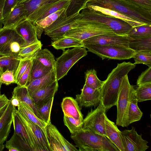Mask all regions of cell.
I'll list each match as a JSON object with an SVG mask.
<instances>
[{
	"mask_svg": "<svg viewBox=\"0 0 151 151\" xmlns=\"http://www.w3.org/2000/svg\"><path fill=\"white\" fill-rule=\"evenodd\" d=\"M135 67V65L130 62L118 63L104 81L101 88L100 102L106 111L112 107L116 106L123 78Z\"/></svg>",
	"mask_w": 151,
	"mask_h": 151,
	"instance_id": "obj_1",
	"label": "cell"
},
{
	"mask_svg": "<svg viewBox=\"0 0 151 151\" xmlns=\"http://www.w3.org/2000/svg\"><path fill=\"white\" fill-rule=\"evenodd\" d=\"M70 137L80 151H120L106 136L83 129Z\"/></svg>",
	"mask_w": 151,
	"mask_h": 151,
	"instance_id": "obj_2",
	"label": "cell"
},
{
	"mask_svg": "<svg viewBox=\"0 0 151 151\" xmlns=\"http://www.w3.org/2000/svg\"><path fill=\"white\" fill-rule=\"evenodd\" d=\"M66 11L65 9L52 24L45 29L44 34L53 41L63 37L67 32L80 26L84 22L80 12L67 17Z\"/></svg>",
	"mask_w": 151,
	"mask_h": 151,
	"instance_id": "obj_3",
	"label": "cell"
},
{
	"mask_svg": "<svg viewBox=\"0 0 151 151\" xmlns=\"http://www.w3.org/2000/svg\"><path fill=\"white\" fill-rule=\"evenodd\" d=\"M86 7L72 0H61L42 5L35 9L27 18L34 25L37 21L63 9H66L67 17L72 15Z\"/></svg>",
	"mask_w": 151,
	"mask_h": 151,
	"instance_id": "obj_4",
	"label": "cell"
},
{
	"mask_svg": "<svg viewBox=\"0 0 151 151\" xmlns=\"http://www.w3.org/2000/svg\"><path fill=\"white\" fill-rule=\"evenodd\" d=\"M81 11L80 14L83 20L105 24L118 35H127L132 28L130 25L121 19L104 14L87 7Z\"/></svg>",
	"mask_w": 151,
	"mask_h": 151,
	"instance_id": "obj_5",
	"label": "cell"
},
{
	"mask_svg": "<svg viewBox=\"0 0 151 151\" xmlns=\"http://www.w3.org/2000/svg\"><path fill=\"white\" fill-rule=\"evenodd\" d=\"M87 55L86 48L74 47L63 51L55 60V69L56 80L66 75L72 67L81 59Z\"/></svg>",
	"mask_w": 151,
	"mask_h": 151,
	"instance_id": "obj_6",
	"label": "cell"
},
{
	"mask_svg": "<svg viewBox=\"0 0 151 151\" xmlns=\"http://www.w3.org/2000/svg\"><path fill=\"white\" fill-rule=\"evenodd\" d=\"M88 51L95 54L102 58L123 60L133 58L135 52L125 47L115 45H99L84 44Z\"/></svg>",
	"mask_w": 151,
	"mask_h": 151,
	"instance_id": "obj_7",
	"label": "cell"
},
{
	"mask_svg": "<svg viewBox=\"0 0 151 151\" xmlns=\"http://www.w3.org/2000/svg\"><path fill=\"white\" fill-rule=\"evenodd\" d=\"M83 20V22L80 26L68 31L63 37L73 38L82 42L98 35L114 33L111 29L105 24Z\"/></svg>",
	"mask_w": 151,
	"mask_h": 151,
	"instance_id": "obj_8",
	"label": "cell"
},
{
	"mask_svg": "<svg viewBox=\"0 0 151 151\" xmlns=\"http://www.w3.org/2000/svg\"><path fill=\"white\" fill-rule=\"evenodd\" d=\"M132 85L129 82L128 75L123 78L118 97L116 125L123 127L129 124L128 120V111Z\"/></svg>",
	"mask_w": 151,
	"mask_h": 151,
	"instance_id": "obj_9",
	"label": "cell"
},
{
	"mask_svg": "<svg viewBox=\"0 0 151 151\" xmlns=\"http://www.w3.org/2000/svg\"><path fill=\"white\" fill-rule=\"evenodd\" d=\"M15 113L27 129L34 144L35 151H50L45 130L30 121L16 109Z\"/></svg>",
	"mask_w": 151,
	"mask_h": 151,
	"instance_id": "obj_10",
	"label": "cell"
},
{
	"mask_svg": "<svg viewBox=\"0 0 151 151\" xmlns=\"http://www.w3.org/2000/svg\"><path fill=\"white\" fill-rule=\"evenodd\" d=\"M106 112L100 102L96 108L91 109L83 119V129L107 137L105 128Z\"/></svg>",
	"mask_w": 151,
	"mask_h": 151,
	"instance_id": "obj_11",
	"label": "cell"
},
{
	"mask_svg": "<svg viewBox=\"0 0 151 151\" xmlns=\"http://www.w3.org/2000/svg\"><path fill=\"white\" fill-rule=\"evenodd\" d=\"M86 5L97 6L115 11L134 19L151 25V20L129 9L117 0H89Z\"/></svg>",
	"mask_w": 151,
	"mask_h": 151,
	"instance_id": "obj_12",
	"label": "cell"
},
{
	"mask_svg": "<svg viewBox=\"0 0 151 151\" xmlns=\"http://www.w3.org/2000/svg\"><path fill=\"white\" fill-rule=\"evenodd\" d=\"M50 151H78L75 146L71 144L61 134L51 120L45 128Z\"/></svg>",
	"mask_w": 151,
	"mask_h": 151,
	"instance_id": "obj_13",
	"label": "cell"
},
{
	"mask_svg": "<svg viewBox=\"0 0 151 151\" xmlns=\"http://www.w3.org/2000/svg\"><path fill=\"white\" fill-rule=\"evenodd\" d=\"M131 37L115 33L100 35L90 37L82 41L83 44H92L99 45H115L129 48V43Z\"/></svg>",
	"mask_w": 151,
	"mask_h": 151,
	"instance_id": "obj_14",
	"label": "cell"
},
{
	"mask_svg": "<svg viewBox=\"0 0 151 151\" xmlns=\"http://www.w3.org/2000/svg\"><path fill=\"white\" fill-rule=\"evenodd\" d=\"M124 151H145L149 147L148 142L139 134L135 128L125 129L121 132Z\"/></svg>",
	"mask_w": 151,
	"mask_h": 151,
	"instance_id": "obj_15",
	"label": "cell"
},
{
	"mask_svg": "<svg viewBox=\"0 0 151 151\" xmlns=\"http://www.w3.org/2000/svg\"><path fill=\"white\" fill-rule=\"evenodd\" d=\"M81 93L76 95V100L81 108L97 106L101 100V88L94 89L85 84Z\"/></svg>",
	"mask_w": 151,
	"mask_h": 151,
	"instance_id": "obj_16",
	"label": "cell"
},
{
	"mask_svg": "<svg viewBox=\"0 0 151 151\" xmlns=\"http://www.w3.org/2000/svg\"><path fill=\"white\" fill-rule=\"evenodd\" d=\"M14 28L17 33L24 40L26 47L39 41L35 25L27 19L20 22Z\"/></svg>",
	"mask_w": 151,
	"mask_h": 151,
	"instance_id": "obj_17",
	"label": "cell"
},
{
	"mask_svg": "<svg viewBox=\"0 0 151 151\" xmlns=\"http://www.w3.org/2000/svg\"><path fill=\"white\" fill-rule=\"evenodd\" d=\"M16 109L10 99L6 111L0 118V144H3L8 137Z\"/></svg>",
	"mask_w": 151,
	"mask_h": 151,
	"instance_id": "obj_18",
	"label": "cell"
},
{
	"mask_svg": "<svg viewBox=\"0 0 151 151\" xmlns=\"http://www.w3.org/2000/svg\"><path fill=\"white\" fill-rule=\"evenodd\" d=\"M58 87V81L56 80L29 94L37 106L54 97Z\"/></svg>",
	"mask_w": 151,
	"mask_h": 151,
	"instance_id": "obj_19",
	"label": "cell"
},
{
	"mask_svg": "<svg viewBox=\"0 0 151 151\" xmlns=\"http://www.w3.org/2000/svg\"><path fill=\"white\" fill-rule=\"evenodd\" d=\"M24 5L19 3L3 18L4 28H14L19 23L27 19Z\"/></svg>",
	"mask_w": 151,
	"mask_h": 151,
	"instance_id": "obj_20",
	"label": "cell"
},
{
	"mask_svg": "<svg viewBox=\"0 0 151 151\" xmlns=\"http://www.w3.org/2000/svg\"><path fill=\"white\" fill-rule=\"evenodd\" d=\"M105 128L107 137L119 149L120 151H124L121 131L116 125L110 120L105 115Z\"/></svg>",
	"mask_w": 151,
	"mask_h": 151,
	"instance_id": "obj_21",
	"label": "cell"
},
{
	"mask_svg": "<svg viewBox=\"0 0 151 151\" xmlns=\"http://www.w3.org/2000/svg\"><path fill=\"white\" fill-rule=\"evenodd\" d=\"M12 96L16 97L19 101L26 104L39 119L42 120L37 107L26 87L17 85L14 88Z\"/></svg>",
	"mask_w": 151,
	"mask_h": 151,
	"instance_id": "obj_22",
	"label": "cell"
},
{
	"mask_svg": "<svg viewBox=\"0 0 151 151\" xmlns=\"http://www.w3.org/2000/svg\"><path fill=\"white\" fill-rule=\"evenodd\" d=\"M61 107L64 115L76 119L83 120V115L76 99L70 97L64 98Z\"/></svg>",
	"mask_w": 151,
	"mask_h": 151,
	"instance_id": "obj_23",
	"label": "cell"
},
{
	"mask_svg": "<svg viewBox=\"0 0 151 151\" xmlns=\"http://www.w3.org/2000/svg\"><path fill=\"white\" fill-rule=\"evenodd\" d=\"M86 7L104 14L121 19L130 25L132 27L144 25H149L134 19L124 14L108 9L92 5H86Z\"/></svg>",
	"mask_w": 151,
	"mask_h": 151,
	"instance_id": "obj_24",
	"label": "cell"
},
{
	"mask_svg": "<svg viewBox=\"0 0 151 151\" xmlns=\"http://www.w3.org/2000/svg\"><path fill=\"white\" fill-rule=\"evenodd\" d=\"M137 103L135 89L132 85L128 111V120L129 125L140 120L142 116L143 113L138 107Z\"/></svg>",
	"mask_w": 151,
	"mask_h": 151,
	"instance_id": "obj_25",
	"label": "cell"
},
{
	"mask_svg": "<svg viewBox=\"0 0 151 151\" xmlns=\"http://www.w3.org/2000/svg\"><path fill=\"white\" fill-rule=\"evenodd\" d=\"M13 123L14 132L28 144L32 151H35L34 143L27 129L15 112Z\"/></svg>",
	"mask_w": 151,
	"mask_h": 151,
	"instance_id": "obj_26",
	"label": "cell"
},
{
	"mask_svg": "<svg viewBox=\"0 0 151 151\" xmlns=\"http://www.w3.org/2000/svg\"><path fill=\"white\" fill-rule=\"evenodd\" d=\"M57 80L55 68L41 78L31 81L27 86L29 94Z\"/></svg>",
	"mask_w": 151,
	"mask_h": 151,
	"instance_id": "obj_27",
	"label": "cell"
},
{
	"mask_svg": "<svg viewBox=\"0 0 151 151\" xmlns=\"http://www.w3.org/2000/svg\"><path fill=\"white\" fill-rule=\"evenodd\" d=\"M26 43L23 38L16 32L5 46L2 54L4 55L19 54Z\"/></svg>",
	"mask_w": 151,
	"mask_h": 151,
	"instance_id": "obj_28",
	"label": "cell"
},
{
	"mask_svg": "<svg viewBox=\"0 0 151 151\" xmlns=\"http://www.w3.org/2000/svg\"><path fill=\"white\" fill-rule=\"evenodd\" d=\"M61 0H27L22 3L23 4L27 18L35 9L39 7L47 4L54 3ZM76 1L86 7V4L89 0H72Z\"/></svg>",
	"mask_w": 151,
	"mask_h": 151,
	"instance_id": "obj_29",
	"label": "cell"
},
{
	"mask_svg": "<svg viewBox=\"0 0 151 151\" xmlns=\"http://www.w3.org/2000/svg\"><path fill=\"white\" fill-rule=\"evenodd\" d=\"M53 69L45 66L35 58H32L31 68L26 87L32 81L42 77Z\"/></svg>",
	"mask_w": 151,
	"mask_h": 151,
	"instance_id": "obj_30",
	"label": "cell"
},
{
	"mask_svg": "<svg viewBox=\"0 0 151 151\" xmlns=\"http://www.w3.org/2000/svg\"><path fill=\"white\" fill-rule=\"evenodd\" d=\"M65 9H63L58 10L35 22L34 25L38 39H40L41 35L45 29L52 24Z\"/></svg>",
	"mask_w": 151,
	"mask_h": 151,
	"instance_id": "obj_31",
	"label": "cell"
},
{
	"mask_svg": "<svg viewBox=\"0 0 151 151\" xmlns=\"http://www.w3.org/2000/svg\"><path fill=\"white\" fill-rule=\"evenodd\" d=\"M5 146L9 151H32L28 144L14 132L10 139L6 141Z\"/></svg>",
	"mask_w": 151,
	"mask_h": 151,
	"instance_id": "obj_32",
	"label": "cell"
},
{
	"mask_svg": "<svg viewBox=\"0 0 151 151\" xmlns=\"http://www.w3.org/2000/svg\"><path fill=\"white\" fill-rule=\"evenodd\" d=\"M18 54H11L0 58V77L7 70L13 71L14 75L20 60Z\"/></svg>",
	"mask_w": 151,
	"mask_h": 151,
	"instance_id": "obj_33",
	"label": "cell"
},
{
	"mask_svg": "<svg viewBox=\"0 0 151 151\" xmlns=\"http://www.w3.org/2000/svg\"><path fill=\"white\" fill-rule=\"evenodd\" d=\"M51 45L55 49L61 50L72 47H85L82 41L71 37H64L52 42Z\"/></svg>",
	"mask_w": 151,
	"mask_h": 151,
	"instance_id": "obj_34",
	"label": "cell"
},
{
	"mask_svg": "<svg viewBox=\"0 0 151 151\" xmlns=\"http://www.w3.org/2000/svg\"><path fill=\"white\" fill-rule=\"evenodd\" d=\"M129 47L135 52L145 50H151V36L139 38L131 37L129 43Z\"/></svg>",
	"mask_w": 151,
	"mask_h": 151,
	"instance_id": "obj_35",
	"label": "cell"
},
{
	"mask_svg": "<svg viewBox=\"0 0 151 151\" xmlns=\"http://www.w3.org/2000/svg\"><path fill=\"white\" fill-rule=\"evenodd\" d=\"M129 9L151 20V8L130 0H117Z\"/></svg>",
	"mask_w": 151,
	"mask_h": 151,
	"instance_id": "obj_36",
	"label": "cell"
},
{
	"mask_svg": "<svg viewBox=\"0 0 151 151\" xmlns=\"http://www.w3.org/2000/svg\"><path fill=\"white\" fill-rule=\"evenodd\" d=\"M47 67L55 68V60L53 55L47 49H41L33 58Z\"/></svg>",
	"mask_w": 151,
	"mask_h": 151,
	"instance_id": "obj_37",
	"label": "cell"
},
{
	"mask_svg": "<svg viewBox=\"0 0 151 151\" xmlns=\"http://www.w3.org/2000/svg\"><path fill=\"white\" fill-rule=\"evenodd\" d=\"M17 107V109L24 115L28 119L43 129L45 130V128L47 124L39 119L26 104L19 101V105Z\"/></svg>",
	"mask_w": 151,
	"mask_h": 151,
	"instance_id": "obj_38",
	"label": "cell"
},
{
	"mask_svg": "<svg viewBox=\"0 0 151 151\" xmlns=\"http://www.w3.org/2000/svg\"><path fill=\"white\" fill-rule=\"evenodd\" d=\"M85 83L88 86L94 89L100 88L104 81H101L98 78L96 71L94 69L87 70L85 72Z\"/></svg>",
	"mask_w": 151,
	"mask_h": 151,
	"instance_id": "obj_39",
	"label": "cell"
},
{
	"mask_svg": "<svg viewBox=\"0 0 151 151\" xmlns=\"http://www.w3.org/2000/svg\"><path fill=\"white\" fill-rule=\"evenodd\" d=\"M42 44L40 41L24 47L19 52L18 56L20 59L32 58L36 53L41 49Z\"/></svg>",
	"mask_w": 151,
	"mask_h": 151,
	"instance_id": "obj_40",
	"label": "cell"
},
{
	"mask_svg": "<svg viewBox=\"0 0 151 151\" xmlns=\"http://www.w3.org/2000/svg\"><path fill=\"white\" fill-rule=\"evenodd\" d=\"M127 35L133 38L150 36L151 25H144L132 27Z\"/></svg>",
	"mask_w": 151,
	"mask_h": 151,
	"instance_id": "obj_41",
	"label": "cell"
},
{
	"mask_svg": "<svg viewBox=\"0 0 151 151\" xmlns=\"http://www.w3.org/2000/svg\"><path fill=\"white\" fill-rule=\"evenodd\" d=\"M135 91L138 102L151 99V83L139 86Z\"/></svg>",
	"mask_w": 151,
	"mask_h": 151,
	"instance_id": "obj_42",
	"label": "cell"
},
{
	"mask_svg": "<svg viewBox=\"0 0 151 151\" xmlns=\"http://www.w3.org/2000/svg\"><path fill=\"white\" fill-rule=\"evenodd\" d=\"M54 97L37 106L42 120L47 124L50 121V114Z\"/></svg>",
	"mask_w": 151,
	"mask_h": 151,
	"instance_id": "obj_43",
	"label": "cell"
},
{
	"mask_svg": "<svg viewBox=\"0 0 151 151\" xmlns=\"http://www.w3.org/2000/svg\"><path fill=\"white\" fill-rule=\"evenodd\" d=\"M63 122L71 134L74 133L83 129V120L76 119L64 115Z\"/></svg>",
	"mask_w": 151,
	"mask_h": 151,
	"instance_id": "obj_44",
	"label": "cell"
},
{
	"mask_svg": "<svg viewBox=\"0 0 151 151\" xmlns=\"http://www.w3.org/2000/svg\"><path fill=\"white\" fill-rule=\"evenodd\" d=\"M133 58L134 65L143 64L151 67V50H145L135 52Z\"/></svg>",
	"mask_w": 151,
	"mask_h": 151,
	"instance_id": "obj_45",
	"label": "cell"
},
{
	"mask_svg": "<svg viewBox=\"0 0 151 151\" xmlns=\"http://www.w3.org/2000/svg\"><path fill=\"white\" fill-rule=\"evenodd\" d=\"M16 32L14 28L2 27L0 29V53L2 54L5 46Z\"/></svg>",
	"mask_w": 151,
	"mask_h": 151,
	"instance_id": "obj_46",
	"label": "cell"
},
{
	"mask_svg": "<svg viewBox=\"0 0 151 151\" xmlns=\"http://www.w3.org/2000/svg\"><path fill=\"white\" fill-rule=\"evenodd\" d=\"M32 58H26L20 59L17 70L14 75L16 84L27 68Z\"/></svg>",
	"mask_w": 151,
	"mask_h": 151,
	"instance_id": "obj_47",
	"label": "cell"
},
{
	"mask_svg": "<svg viewBox=\"0 0 151 151\" xmlns=\"http://www.w3.org/2000/svg\"><path fill=\"white\" fill-rule=\"evenodd\" d=\"M151 83V67L142 72L139 76L137 82L138 86Z\"/></svg>",
	"mask_w": 151,
	"mask_h": 151,
	"instance_id": "obj_48",
	"label": "cell"
},
{
	"mask_svg": "<svg viewBox=\"0 0 151 151\" xmlns=\"http://www.w3.org/2000/svg\"><path fill=\"white\" fill-rule=\"evenodd\" d=\"M2 83L8 85L12 83H16L14 78V72L13 70H7L4 72L0 77Z\"/></svg>",
	"mask_w": 151,
	"mask_h": 151,
	"instance_id": "obj_49",
	"label": "cell"
},
{
	"mask_svg": "<svg viewBox=\"0 0 151 151\" xmlns=\"http://www.w3.org/2000/svg\"><path fill=\"white\" fill-rule=\"evenodd\" d=\"M22 0H5L3 12V18L9 14Z\"/></svg>",
	"mask_w": 151,
	"mask_h": 151,
	"instance_id": "obj_50",
	"label": "cell"
},
{
	"mask_svg": "<svg viewBox=\"0 0 151 151\" xmlns=\"http://www.w3.org/2000/svg\"><path fill=\"white\" fill-rule=\"evenodd\" d=\"M32 59L30 61L26 70L19 79L17 84V85L21 86L26 87L31 68Z\"/></svg>",
	"mask_w": 151,
	"mask_h": 151,
	"instance_id": "obj_51",
	"label": "cell"
},
{
	"mask_svg": "<svg viewBox=\"0 0 151 151\" xmlns=\"http://www.w3.org/2000/svg\"><path fill=\"white\" fill-rule=\"evenodd\" d=\"M9 101L10 99L4 94L0 96V118L6 111Z\"/></svg>",
	"mask_w": 151,
	"mask_h": 151,
	"instance_id": "obj_52",
	"label": "cell"
},
{
	"mask_svg": "<svg viewBox=\"0 0 151 151\" xmlns=\"http://www.w3.org/2000/svg\"><path fill=\"white\" fill-rule=\"evenodd\" d=\"M5 0H0V29L2 27L3 12Z\"/></svg>",
	"mask_w": 151,
	"mask_h": 151,
	"instance_id": "obj_53",
	"label": "cell"
},
{
	"mask_svg": "<svg viewBox=\"0 0 151 151\" xmlns=\"http://www.w3.org/2000/svg\"><path fill=\"white\" fill-rule=\"evenodd\" d=\"M151 8V0H130Z\"/></svg>",
	"mask_w": 151,
	"mask_h": 151,
	"instance_id": "obj_54",
	"label": "cell"
},
{
	"mask_svg": "<svg viewBox=\"0 0 151 151\" xmlns=\"http://www.w3.org/2000/svg\"><path fill=\"white\" fill-rule=\"evenodd\" d=\"M10 100L11 103L14 106L16 107H17L19 106V101L16 97L12 96Z\"/></svg>",
	"mask_w": 151,
	"mask_h": 151,
	"instance_id": "obj_55",
	"label": "cell"
},
{
	"mask_svg": "<svg viewBox=\"0 0 151 151\" xmlns=\"http://www.w3.org/2000/svg\"><path fill=\"white\" fill-rule=\"evenodd\" d=\"M4 148V145L3 144H0V151H3Z\"/></svg>",
	"mask_w": 151,
	"mask_h": 151,
	"instance_id": "obj_56",
	"label": "cell"
},
{
	"mask_svg": "<svg viewBox=\"0 0 151 151\" xmlns=\"http://www.w3.org/2000/svg\"><path fill=\"white\" fill-rule=\"evenodd\" d=\"M9 55L10 54L4 55V54H2L0 53V58H2V57Z\"/></svg>",
	"mask_w": 151,
	"mask_h": 151,
	"instance_id": "obj_57",
	"label": "cell"
},
{
	"mask_svg": "<svg viewBox=\"0 0 151 151\" xmlns=\"http://www.w3.org/2000/svg\"><path fill=\"white\" fill-rule=\"evenodd\" d=\"M2 83H1V81L0 80V96L1 95V85Z\"/></svg>",
	"mask_w": 151,
	"mask_h": 151,
	"instance_id": "obj_58",
	"label": "cell"
},
{
	"mask_svg": "<svg viewBox=\"0 0 151 151\" xmlns=\"http://www.w3.org/2000/svg\"><path fill=\"white\" fill-rule=\"evenodd\" d=\"M26 0H22L20 3H23V2H24V1H26Z\"/></svg>",
	"mask_w": 151,
	"mask_h": 151,
	"instance_id": "obj_59",
	"label": "cell"
}]
</instances>
